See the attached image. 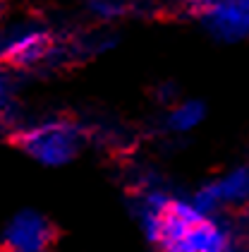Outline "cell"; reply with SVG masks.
Returning a JSON list of instances; mask_svg holds the SVG:
<instances>
[{
    "mask_svg": "<svg viewBox=\"0 0 249 252\" xmlns=\"http://www.w3.org/2000/svg\"><path fill=\"white\" fill-rule=\"evenodd\" d=\"M89 10H94V15H106V17H111V15H127L130 12V5H125V2H89L86 5Z\"/></svg>",
    "mask_w": 249,
    "mask_h": 252,
    "instance_id": "8",
    "label": "cell"
},
{
    "mask_svg": "<svg viewBox=\"0 0 249 252\" xmlns=\"http://www.w3.org/2000/svg\"><path fill=\"white\" fill-rule=\"evenodd\" d=\"M185 15L196 17L201 27L221 43H240L249 39V0H213L190 2Z\"/></svg>",
    "mask_w": 249,
    "mask_h": 252,
    "instance_id": "2",
    "label": "cell"
},
{
    "mask_svg": "<svg viewBox=\"0 0 249 252\" xmlns=\"http://www.w3.org/2000/svg\"><path fill=\"white\" fill-rule=\"evenodd\" d=\"M5 142L24 154L34 156L41 163L62 166L79 154L84 144V135L77 127L75 120H55V123H46L34 130H27V132L5 135Z\"/></svg>",
    "mask_w": 249,
    "mask_h": 252,
    "instance_id": "1",
    "label": "cell"
},
{
    "mask_svg": "<svg viewBox=\"0 0 249 252\" xmlns=\"http://www.w3.org/2000/svg\"><path fill=\"white\" fill-rule=\"evenodd\" d=\"M62 238V228L48 216L36 212H19L5 231V243L19 252H48Z\"/></svg>",
    "mask_w": 249,
    "mask_h": 252,
    "instance_id": "3",
    "label": "cell"
},
{
    "mask_svg": "<svg viewBox=\"0 0 249 252\" xmlns=\"http://www.w3.org/2000/svg\"><path fill=\"white\" fill-rule=\"evenodd\" d=\"M216 190L223 204V214H237L249 207V163L230 168L225 175L216 178Z\"/></svg>",
    "mask_w": 249,
    "mask_h": 252,
    "instance_id": "5",
    "label": "cell"
},
{
    "mask_svg": "<svg viewBox=\"0 0 249 252\" xmlns=\"http://www.w3.org/2000/svg\"><path fill=\"white\" fill-rule=\"evenodd\" d=\"M55 43L57 36L51 34L48 29L31 32V34L15 41L10 48H5L0 53V70L2 72H15V75L17 72H31L55 48Z\"/></svg>",
    "mask_w": 249,
    "mask_h": 252,
    "instance_id": "4",
    "label": "cell"
},
{
    "mask_svg": "<svg viewBox=\"0 0 249 252\" xmlns=\"http://www.w3.org/2000/svg\"><path fill=\"white\" fill-rule=\"evenodd\" d=\"M151 96L161 108H175L180 103V87L172 84V82L158 84L156 89H151Z\"/></svg>",
    "mask_w": 249,
    "mask_h": 252,
    "instance_id": "7",
    "label": "cell"
},
{
    "mask_svg": "<svg viewBox=\"0 0 249 252\" xmlns=\"http://www.w3.org/2000/svg\"><path fill=\"white\" fill-rule=\"evenodd\" d=\"M10 98H12V94L5 89V82H2V77H0V108H2V106H5Z\"/></svg>",
    "mask_w": 249,
    "mask_h": 252,
    "instance_id": "9",
    "label": "cell"
},
{
    "mask_svg": "<svg viewBox=\"0 0 249 252\" xmlns=\"http://www.w3.org/2000/svg\"><path fill=\"white\" fill-rule=\"evenodd\" d=\"M206 118V103L204 101H180L166 118V130L172 132H187L196 127Z\"/></svg>",
    "mask_w": 249,
    "mask_h": 252,
    "instance_id": "6",
    "label": "cell"
},
{
    "mask_svg": "<svg viewBox=\"0 0 249 252\" xmlns=\"http://www.w3.org/2000/svg\"><path fill=\"white\" fill-rule=\"evenodd\" d=\"M0 252H19V250H15V248L7 245V243H0Z\"/></svg>",
    "mask_w": 249,
    "mask_h": 252,
    "instance_id": "10",
    "label": "cell"
}]
</instances>
